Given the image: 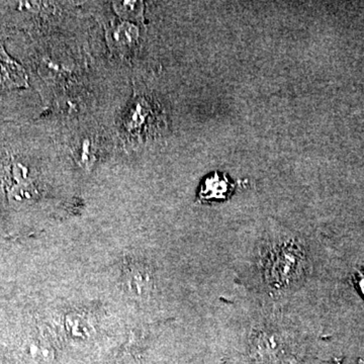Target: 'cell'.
<instances>
[{"instance_id":"obj_2","label":"cell","mask_w":364,"mask_h":364,"mask_svg":"<svg viewBox=\"0 0 364 364\" xmlns=\"http://www.w3.org/2000/svg\"><path fill=\"white\" fill-rule=\"evenodd\" d=\"M234 191V184L225 173L214 172L203 181L200 189V198L203 202L226 200Z\"/></svg>"},{"instance_id":"obj_4","label":"cell","mask_w":364,"mask_h":364,"mask_svg":"<svg viewBox=\"0 0 364 364\" xmlns=\"http://www.w3.org/2000/svg\"><path fill=\"white\" fill-rule=\"evenodd\" d=\"M116 7H119V14H122L124 18H136V16H138V6H136V1L122 2Z\"/></svg>"},{"instance_id":"obj_3","label":"cell","mask_w":364,"mask_h":364,"mask_svg":"<svg viewBox=\"0 0 364 364\" xmlns=\"http://www.w3.org/2000/svg\"><path fill=\"white\" fill-rule=\"evenodd\" d=\"M111 43L119 49H127L130 48L138 39V32L135 26L123 23V25L112 28L109 35Z\"/></svg>"},{"instance_id":"obj_1","label":"cell","mask_w":364,"mask_h":364,"mask_svg":"<svg viewBox=\"0 0 364 364\" xmlns=\"http://www.w3.org/2000/svg\"><path fill=\"white\" fill-rule=\"evenodd\" d=\"M273 251L267 267V279L270 286L282 289L291 286L298 279L304 255L293 243L284 244Z\"/></svg>"},{"instance_id":"obj_5","label":"cell","mask_w":364,"mask_h":364,"mask_svg":"<svg viewBox=\"0 0 364 364\" xmlns=\"http://www.w3.org/2000/svg\"><path fill=\"white\" fill-rule=\"evenodd\" d=\"M359 287H361V291L364 294V274L363 273L359 274Z\"/></svg>"}]
</instances>
